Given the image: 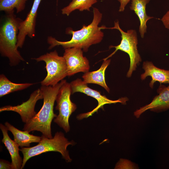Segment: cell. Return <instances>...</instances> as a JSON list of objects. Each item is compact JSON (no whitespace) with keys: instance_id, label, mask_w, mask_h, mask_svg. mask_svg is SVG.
I'll return each instance as SVG.
<instances>
[{"instance_id":"obj_7","label":"cell","mask_w":169,"mask_h":169,"mask_svg":"<svg viewBox=\"0 0 169 169\" xmlns=\"http://www.w3.org/2000/svg\"><path fill=\"white\" fill-rule=\"evenodd\" d=\"M71 94L72 89L70 83L66 80L60 88L56 97L55 109L59 111V113L54 119V121L66 133L70 130L69 117L77 109L76 105L70 100Z\"/></svg>"},{"instance_id":"obj_1","label":"cell","mask_w":169,"mask_h":169,"mask_svg":"<svg viewBox=\"0 0 169 169\" xmlns=\"http://www.w3.org/2000/svg\"><path fill=\"white\" fill-rule=\"evenodd\" d=\"M93 18L91 23L87 26L83 25L80 30L74 31L68 28L66 33L72 35L71 38L67 41H61L52 36H48L47 41L50 45L49 49L55 46L60 45L64 49L72 47H77L87 52L92 45L100 43L103 39L104 33L101 27L99 26L102 17V14L97 8H93Z\"/></svg>"},{"instance_id":"obj_21","label":"cell","mask_w":169,"mask_h":169,"mask_svg":"<svg viewBox=\"0 0 169 169\" xmlns=\"http://www.w3.org/2000/svg\"><path fill=\"white\" fill-rule=\"evenodd\" d=\"M161 20L165 28L169 29V11L163 16Z\"/></svg>"},{"instance_id":"obj_15","label":"cell","mask_w":169,"mask_h":169,"mask_svg":"<svg viewBox=\"0 0 169 169\" xmlns=\"http://www.w3.org/2000/svg\"><path fill=\"white\" fill-rule=\"evenodd\" d=\"M110 61L111 60L108 59L103 60L102 65L98 70L84 73L82 76L84 82L86 84L92 83L100 85L109 93L110 89L105 81V73L106 69L110 64Z\"/></svg>"},{"instance_id":"obj_10","label":"cell","mask_w":169,"mask_h":169,"mask_svg":"<svg viewBox=\"0 0 169 169\" xmlns=\"http://www.w3.org/2000/svg\"><path fill=\"white\" fill-rule=\"evenodd\" d=\"M41 1L34 0L31 9L26 18L20 23L17 45L18 48H22L27 36L32 38L35 36L37 12Z\"/></svg>"},{"instance_id":"obj_16","label":"cell","mask_w":169,"mask_h":169,"mask_svg":"<svg viewBox=\"0 0 169 169\" xmlns=\"http://www.w3.org/2000/svg\"><path fill=\"white\" fill-rule=\"evenodd\" d=\"M130 7L131 10L134 11L138 17L140 22L139 32L141 38H143L146 32L147 21L154 17L148 16L146 12V6L150 0H131Z\"/></svg>"},{"instance_id":"obj_8","label":"cell","mask_w":169,"mask_h":169,"mask_svg":"<svg viewBox=\"0 0 169 169\" xmlns=\"http://www.w3.org/2000/svg\"><path fill=\"white\" fill-rule=\"evenodd\" d=\"M72 89V94L76 92L83 93L95 99L98 101L97 106L92 110L85 113L81 114L77 117L79 120L87 118L97 112L100 108H103V106L107 104H115L120 103L125 104L128 99L127 97H122L116 100H112L107 98L104 95L101 94L100 92L92 89L87 86V84L84 82L83 80L78 78L70 83Z\"/></svg>"},{"instance_id":"obj_17","label":"cell","mask_w":169,"mask_h":169,"mask_svg":"<svg viewBox=\"0 0 169 169\" xmlns=\"http://www.w3.org/2000/svg\"><path fill=\"white\" fill-rule=\"evenodd\" d=\"M5 125L8 130L12 133L14 141L21 147H29L30 143H38L41 140V137L30 134L27 131H21L8 122L5 123Z\"/></svg>"},{"instance_id":"obj_3","label":"cell","mask_w":169,"mask_h":169,"mask_svg":"<svg viewBox=\"0 0 169 169\" xmlns=\"http://www.w3.org/2000/svg\"><path fill=\"white\" fill-rule=\"evenodd\" d=\"M6 14L0 28V53L2 56L8 58L11 66H14L24 61L17 45L19 27L22 20L16 17L14 11Z\"/></svg>"},{"instance_id":"obj_6","label":"cell","mask_w":169,"mask_h":169,"mask_svg":"<svg viewBox=\"0 0 169 169\" xmlns=\"http://www.w3.org/2000/svg\"><path fill=\"white\" fill-rule=\"evenodd\" d=\"M32 59L37 62L43 61L46 63L47 74L40 82L42 86H54L67 76L65 60L63 56L59 55L56 50Z\"/></svg>"},{"instance_id":"obj_20","label":"cell","mask_w":169,"mask_h":169,"mask_svg":"<svg viewBox=\"0 0 169 169\" xmlns=\"http://www.w3.org/2000/svg\"><path fill=\"white\" fill-rule=\"evenodd\" d=\"M28 0H0V10L8 13L14 12L17 13L23 11Z\"/></svg>"},{"instance_id":"obj_19","label":"cell","mask_w":169,"mask_h":169,"mask_svg":"<svg viewBox=\"0 0 169 169\" xmlns=\"http://www.w3.org/2000/svg\"><path fill=\"white\" fill-rule=\"evenodd\" d=\"M97 2V0H72L68 6L61 9V13L68 16L76 10L90 11V8Z\"/></svg>"},{"instance_id":"obj_13","label":"cell","mask_w":169,"mask_h":169,"mask_svg":"<svg viewBox=\"0 0 169 169\" xmlns=\"http://www.w3.org/2000/svg\"><path fill=\"white\" fill-rule=\"evenodd\" d=\"M142 68L144 72L141 75L142 80L145 79L149 76L151 78L149 83V86L153 88L154 83L158 82L160 84H169V70L159 68L155 66L151 61L144 62Z\"/></svg>"},{"instance_id":"obj_11","label":"cell","mask_w":169,"mask_h":169,"mask_svg":"<svg viewBox=\"0 0 169 169\" xmlns=\"http://www.w3.org/2000/svg\"><path fill=\"white\" fill-rule=\"evenodd\" d=\"M43 99L40 89L35 90L30 95L29 98L21 104L16 106L7 105L0 108V112L11 111L18 113L21 116L22 121L25 123L28 122L36 114L34 108L37 101Z\"/></svg>"},{"instance_id":"obj_18","label":"cell","mask_w":169,"mask_h":169,"mask_svg":"<svg viewBox=\"0 0 169 169\" xmlns=\"http://www.w3.org/2000/svg\"><path fill=\"white\" fill-rule=\"evenodd\" d=\"M33 84L25 83L17 84L9 80L3 74L0 75V97L15 91L26 89Z\"/></svg>"},{"instance_id":"obj_4","label":"cell","mask_w":169,"mask_h":169,"mask_svg":"<svg viewBox=\"0 0 169 169\" xmlns=\"http://www.w3.org/2000/svg\"><path fill=\"white\" fill-rule=\"evenodd\" d=\"M38 144L32 147H23L20 149L23 155V163L21 169L24 168L25 164L30 158L42 153L49 151H56L60 153L63 158L67 162H70L71 159L67 146L73 145V141H69L64 134L57 132L54 137L49 138L43 135Z\"/></svg>"},{"instance_id":"obj_12","label":"cell","mask_w":169,"mask_h":169,"mask_svg":"<svg viewBox=\"0 0 169 169\" xmlns=\"http://www.w3.org/2000/svg\"><path fill=\"white\" fill-rule=\"evenodd\" d=\"M159 94L155 96L151 102L134 112V115L139 118L141 115L148 110L156 112H160L169 109V85L166 86L160 84L157 90Z\"/></svg>"},{"instance_id":"obj_22","label":"cell","mask_w":169,"mask_h":169,"mask_svg":"<svg viewBox=\"0 0 169 169\" xmlns=\"http://www.w3.org/2000/svg\"><path fill=\"white\" fill-rule=\"evenodd\" d=\"M0 169H12L11 163H10L8 161L5 160L0 159Z\"/></svg>"},{"instance_id":"obj_5","label":"cell","mask_w":169,"mask_h":169,"mask_svg":"<svg viewBox=\"0 0 169 169\" xmlns=\"http://www.w3.org/2000/svg\"><path fill=\"white\" fill-rule=\"evenodd\" d=\"M107 28L118 30L121 33V39L120 43L118 45L109 46L110 49L114 48H115V49L107 57L104 59L103 60L109 59L118 50L126 53L128 54L130 59V67L126 74V77H131L133 72L136 69L137 65L141 61V59L137 49L138 41L136 32L134 29H130L126 32H124L120 27L118 21H115L113 27L108 28L105 27V29Z\"/></svg>"},{"instance_id":"obj_14","label":"cell","mask_w":169,"mask_h":169,"mask_svg":"<svg viewBox=\"0 0 169 169\" xmlns=\"http://www.w3.org/2000/svg\"><path fill=\"white\" fill-rule=\"evenodd\" d=\"M0 128L3 136L2 141L4 144L11 156L12 169H21L23 159L19 154V146L9 137L8 133V130L5 125L1 123Z\"/></svg>"},{"instance_id":"obj_23","label":"cell","mask_w":169,"mask_h":169,"mask_svg":"<svg viewBox=\"0 0 169 169\" xmlns=\"http://www.w3.org/2000/svg\"><path fill=\"white\" fill-rule=\"evenodd\" d=\"M120 3L119 11L120 12H123L126 5L131 0H117Z\"/></svg>"},{"instance_id":"obj_9","label":"cell","mask_w":169,"mask_h":169,"mask_svg":"<svg viewBox=\"0 0 169 169\" xmlns=\"http://www.w3.org/2000/svg\"><path fill=\"white\" fill-rule=\"evenodd\" d=\"M83 50L72 47L64 49L63 54L67 68V76L70 77L80 72L85 73L90 69L89 60L83 56Z\"/></svg>"},{"instance_id":"obj_2","label":"cell","mask_w":169,"mask_h":169,"mask_svg":"<svg viewBox=\"0 0 169 169\" xmlns=\"http://www.w3.org/2000/svg\"><path fill=\"white\" fill-rule=\"evenodd\" d=\"M65 80L63 79L54 86H42L44 102L40 110L28 122L25 123L23 130L41 132L42 135L49 138H53L51 125L52 120L57 115L54 111V106L59 90Z\"/></svg>"}]
</instances>
